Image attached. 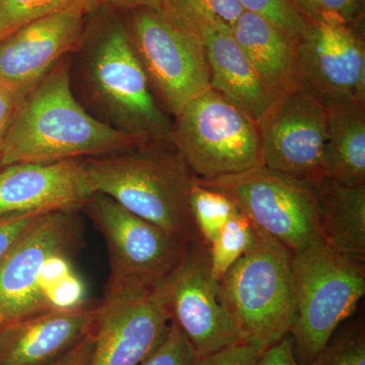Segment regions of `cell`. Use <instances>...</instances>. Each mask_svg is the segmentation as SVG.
<instances>
[{
	"mask_svg": "<svg viewBox=\"0 0 365 365\" xmlns=\"http://www.w3.org/2000/svg\"><path fill=\"white\" fill-rule=\"evenodd\" d=\"M257 237L258 232L241 211L228 220L208 247L211 274L217 282L253 247Z\"/></svg>",
	"mask_w": 365,
	"mask_h": 365,
	"instance_id": "cb8c5ba5",
	"label": "cell"
},
{
	"mask_svg": "<svg viewBox=\"0 0 365 365\" xmlns=\"http://www.w3.org/2000/svg\"><path fill=\"white\" fill-rule=\"evenodd\" d=\"M95 1L78 0L21 26L0 42V85L23 98L62 59L78 50Z\"/></svg>",
	"mask_w": 365,
	"mask_h": 365,
	"instance_id": "5bb4252c",
	"label": "cell"
},
{
	"mask_svg": "<svg viewBox=\"0 0 365 365\" xmlns=\"http://www.w3.org/2000/svg\"><path fill=\"white\" fill-rule=\"evenodd\" d=\"M23 98L0 85V144Z\"/></svg>",
	"mask_w": 365,
	"mask_h": 365,
	"instance_id": "836d02e7",
	"label": "cell"
},
{
	"mask_svg": "<svg viewBox=\"0 0 365 365\" xmlns=\"http://www.w3.org/2000/svg\"><path fill=\"white\" fill-rule=\"evenodd\" d=\"M78 0H0V42L28 25Z\"/></svg>",
	"mask_w": 365,
	"mask_h": 365,
	"instance_id": "484cf974",
	"label": "cell"
},
{
	"mask_svg": "<svg viewBox=\"0 0 365 365\" xmlns=\"http://www.w3.org/2000/svg\"><path fill=\"white\" fill-rule=\"evenodd\" d=\"M362 28L336 21L307 24L295 41L299 81L322 102L355 100L365 104Z\"/></svg>",
	"mask_w": 365,
	"mask_h": 365,
	"instance_id": "9a60e30c",
	"label": "cell"
},
{
	"mask_svg": "<svg viewBox=\"0 0 365 365\" xmlns=\"http://www.w3.org/2000/svg\"><path fill=\"white\" fill-rule=\"evenodd\" d=\"M313 365H365V334L359 326L334 335Z\"/></svg>",
	"mask_w": 365,
	"mask_h": 365,
	"instance_id": "83f0119b",
	"label": "cell"
},
{
	"mask_svg": "<svg viewBox=\"0 0 365 365\" xmlns=\"http://www.w3.org/2000/svg\"><path fill=\"white\" fill-rule=\"evenodd\" d=\"M217 284L211 274L208 247L198 240L189 245L176 267L158 287L170 321L186 336L198 359L242 343L220 302Z\"/></svg>",
	"mask_w": 365,
	"mask_h": 365,
	"instance_id": "8fae6325",
	"label": "cell"
},
{
	"mask_svg": "<svg viewBox=\"0 0 365 365\" xmlns=\"http://www.w3.org/2000/svg\"><path fill=\"white\" fill-rule=\"evenodd\" d=\"M95 348L93 327L90 333L51 365H88Z\"/></svg>",
	"mask_w": 365,
	"mask_h": 365,
	"instance_id": "d6a6232c",
	"label": "cell"
},
{
	"mask_svg": "<svg viewBox=\"0 0 365 365\" xmlns=\"http://www.w3.org/2000/svg\"><path fill=\"white\" fill-rule=\"evenodd\" d=\"M327 112L322 176L346 186L365 185V104L323 102Z\"/></svg>",
	"mask_w": 365,
	"mask_h": 365,
	"instance_id": "d6986e66",
	"label": "cell"
},
{
	"mask_svg": "<svg viewBox=\"0 0 365 365\" xmlns=\"http://www.w3.org/2000/svg\"><path fill=\"white\" fill-rule=\"evenodd\" d=\"M307 24L336 21L364 26L365 0H290Z\"/></svg>",
	"mask_w": 365,
	"mask_h": 365,
	"instance_id": "d4e9b609",
	"label": "cell"
},
{
	"mask_svg": "<svg viewBox=\"0 0 365 365\" xmlns=\"http://www.w3.org/2000/svg\"><path fill=\"white\" fill-rule=\"evenodd\" d=\"M129 42L155 98L175 118L210 88L202 38L185 30L158 9L124 13Z\"/></svg>",
	"mask_w": 365,
	"mask_h": 365,
	"instance_id": "ba28073f",
	"label": "cell"
},
{
	"mask_svg": "<svg viewBox=\"0 0 365 365\" xmlns=\"http://www.w3.org/2000/svg\"><path fill=\"white\" fill-rule=\"evenodd\" d=\"M259 353L253 348L239 343L197 359L195 365H255Z\"/></svg>",
	"mask_w": 365,
	"mask_h": 365,
	"instance_id": "4dcf8cb0",
	"label": "cell"
},
{
	"mask_svg": "<svg viewBox=\"0 0 365 365\" xmlns=\"http://www.w3.org/2000/svg\"><path fill=\"white\" fill-rule=\"evenodd\" d=\"M232 35L266 83L283 93L299 83L295 40L259 14L242 11Z\"/></svg>",
	"mask_w": 365,
	"mask_h": 365,
	"instance_id": "44dd1931",
	"label": "cell"
},
{
	"mask_svg": "<svg viewBox=\"0 0 365 365\" xmlns=\"http://www.w3.org/2000/svg\"><path fill=\"white\" fill-rule=\"evenodd\" d=\"M197 180L230 197L259 235L292 256L324 242L314 180L297 179L262 163L237 174Z\"/></svg>",
	"mask_w": 365,
	"mask_h": 365,
	"instance_id": "52a82bcc",
	"label": "cell"
},
{
	"mask_svg": "<svg viewBox=\"0 0 365 365\" xmlns=\"http://www.w3.org/2000/svg\"><path fill=\"white\" fill-rule=\"evenodd\" d=\"M170 326L158 287L108 283L97 307L88 365L139 364L162 343Z\"/></svg>",
	"mask_w": 365,
	"mask_h": 365,
	"instance_id": "7c38bea8",
	"label": "cell"
},
{
	"mask_svg": "<svg viewBox=\"0 0 365 365\" xmlns=\"http://www.w3.org/2000/svg\"><path fill=\"white\" fill-rule=\"evenodd\" d=\"M255 365H300L294 356V341L290 333L260 353Z\"/></svg>",
	"mask_w": 365,
	"mask_h": 365,
	"instance_id": "1f68e13d",
	"label": "cell"
},
{
	"mask_svg": "<svg viewBox=\"0 0 365 365\" xmlns=\"http://www.w3.org/2000/svg\"><path fill=\"white\" fill-rule=\"evenodd\" d=\"M244 11L263 16L297 41L306 30L307 23L290 0H239Z\"/></svg>",
	"mask_w": 365,
	"mask_h": 365,
	"instance_id": "4316f807",
	"label": "cell"
},
{
	"mask_svg": "<svg viewBox=\"0 0 365 365\" xmlns=\"http://www.w3.org/2000/svg\"><path fill=\"white\" fill-rule=\"evenodd\" d=\"M96 193L182 242L198 241L189 199L196 177L172 144L85 158Z\"/></svg>",
	"mask_w": 365,
	"mask_h": 365,
	"instance_id": "3957f363",
	"label": "cell"
},
{
	"mask_svg": "<svg viewBox=\"0 0 365 365\" xmlns=\"http://www.w3.org/2000/svg\"><path fill=\"white\" fill-rule=\"evenodd\" d=\"M93 194L85 158L0 168V216L78 210Z\"/></svg>",
	"mask_w": 365,
	"mask_h": 365,
	"instance_id": "2e32d148",
	"label": "cell"
},
{
	"mask_svg": "<svg viewBox=\"0 0 365 365\" xmlns=\"http://www.w3.org/2000/svg\"><path fill=\"white\" fill-rule=\"evenodd\" d=\"M41 215L39 213H16L0 216V260Z\"/></svg>",
	"mask_w": 365,
	"mask_h": 365,
	"instance_id": "f546056e",
	"label": "cell"
},
{
	"mask_svg": "<svg viewBox=\"0 0 365 365\" xmlns=\"http://www.w3.org/2000/svg\"><path fill=\"white\" fill-rule=\"evenodd\" d=\"M295 318L290 330L295 359L313 365L365 294L364 263L325 242L292 256Z\"/></svg>",
	"mask_w": 365,
	"mask_h": 365,
	"instance_id": "5b68a950",
	"label": "cell"
},
{
	"mask_svg": "<svg viewBox=\"0 0 365 365\" xmlns=\"http://www.w3.org/2000/svg\"><path fill=\"white\" fill-rule=\"evenodd\" d=\"M158 9L199 37L211 29L232 31L244 11L239 0H162Z\"/></svg>",
	"mask_w": 365,
	"mask_h": 365,
	"instance_id": "7402d4cb",
	"label": "cell"
},
{
	"mask_svg": "<svg viewBox=\"0 0 365 365\" xmlns=\"http://www.w3.org/2000/svg\"><path fill=\"white\" fill-rule=\"evenodd\" d=\"M97 307L85 304L54 309L4 326L0 332V365H51L86 337Z\"/></svg>",
	"mask_w": 365,
	"mask_h": 365,
	"instance_id": "e0dca14e",
	"label": "cell"
},
{
	"mask_svg": "<svg viewBox=\"0 0 365 365\" xmlns=\"http://www.w3.org/2000/svg\"><path fill=\"white\" fill-rule=\"evenodd\" d=\"M324 242L350 260L365 261V185L346 186L327 177L314 180Z\"/></svg>",
	"mask_w": 365,
	"mask_h": 365,
	"instance_id": "ffe728a7",
	"label": "cell"
},
{
	"mask_svg": "<svg viewBox=\"0 0 365 365\" xmlns=\"http://www.w3.org/2000/svg\"><path fill=\"white\" fill-rule=\"evenodd\" d=\"M172 143L199 180L237 174L262 163L258 125L211 88L174 118Z\"/></svg>",
	"mask_w": 365,
	"mask_h": 365,
	"instance_id": "8992f818",
	"label": "cell"
},
{
	"mask_svg": "<svg viewBox=\"0 0 365 365\" xmlns=\"http://www.w3.org/2000/svg\"><path fill=\"white\" fill-rule=\"evenodd\" d=\"M217 285L241 342L259 354L290 333L295 318L292 255L275 242L258 234Z\"/></svg>",
	"mask_w": 365,
	"mask_h": 365,
	"instance_id": "277c9868",
	"label": "cell"
},
{
	"mask_svg": "<svg viewBox=\"0 0 365 365\" xmlns=\"http://www.w3.org/2000/svg\"><path fill=\"white\" fill-rule=\"evenodd\" d=\"M71 56L21 101L0 144V168L103 157L143 146L91 114L72 90Z\"/></svg>",
	"mask_w": 365,
	"mask_h": 365,
	"instance_id": "7a4b0ae2",
	"label": "cell"
},
{
	"mask_svg": "<svg viewBox=\"0 0 365 365\" xmlns=\"http://www.w3.org/2000/svg\"><path fill=\"white\" fill-rule=\"evenodd\" d=\"M4 328V321H2L1 317H0V332H1L2 329Z\"/></svg>",
	"mask_w": 365,
	"mask_h": 365,
	"instance_id": "d590c367",
	"label": "cell"
},
{
	"mask_svg": "<svg viewBox=\"0 0 365 365\" xmlns=\"http://www.w3.org/2000/svg\"><path fill=\"white\" fill-rule=\"evenodd\" d=\"M209 68L210 88L241 108L258 124L277 102L230 30L211 29L201 34Z\"/></svg>",
	"mask_w": 365,
	"mask_h": 365,
	"instance_id": "ac0fdd59",
	"label": "cell"
},
{
	"mask_svg": "<svg viewBox=\"0 0 365 365\" xmlns=\"http://www.w3.org/2000/svg\"><path fill=\"white\" fill-rule=\"evenodd\" d=\"M98 6L107 7L118 13H128L141 7L158 9L162 0H93Z\"/></svg>",
	"mask_w": 365,
	"mask_h": 365,
	"instance_id": "e575fe53",
	"label": "cell"
},
{
	"mask_svg": "<svg viewBox=\"0 0 365 365\" xmlns=\"http://www.w3.org/2000/svg\"><path fill=\"white\" fill-rule=\"evenodd\" d=\"M262 165L297 179L322 176L327 112L321 98L304 83L281 93L258 124Z\"/></svg>",
	"mask_w": 365,
	"mask_h": 365,
	"instance_id": "4fadbf2b",
	"label": "cell"
},
{
	"mask_svg": "<svg viewBox=\"0 0 365 365\" xmlns=\"http://www.w3.org/2000/svg\"><path fill=\"white\" fill-rule=\"evenodd\" d=\"M76 210L39 216L0 260V317L4 326L52 309L50 277L78 242Z\"/></svg>",
	"mask_w": 365,
	"mask_h": 365,
	"instance_id": "9c48e42d",
	"label": "cell"
},
{
	"mask_svg": "<svg viewBox=\"0 0 365 365\" xmlns=\"http://www.w3.org/2000/svg\"><path fill=\"white\" fill-rule=\"evenodd\" d=\"M71 72L79 102L100 121L143 145L172 144L173 119L151 91L130 42L123 14L93 4ZM72 66V64H71Z\"/></svg>",
	"mask_w": 365,
	"mask_h": 365,
	"instance_id": "6da1fadb",
	"label": "cell"
},
{
	"mask_svg": "<svg viewBox=\"0 0 365 365\" xmlns=\"http://www.w3.org/2000/svg\"><path fill=\"white\" fill-rule=\"evenodd\" d=\"M190 211L199 240L210 246L240 209L230 197L195 180L189 199Z\"/></svg>",
	"mask_w": 365,
	"mask_h": 365,
	"instance_id": "603a6c76",
	"label": "cell"
},
{
	"mask_svg": "<svg viewBox=\"0 0 365 365\" xmlns=\"http://www.w3.org/2000/svg\"><path fill=\"white\" fill-rule=\"evenodd\" d=\"M193 346L176 324L170 321L167 335L153 352L137 365H195Z\"/></svg>",
	"mask_w": 365,
	"mask_h": 365,
	"instance_id": "f1b7e54d",
	"label": "cell"
},
{
	"mask_svg": "<svg viewBox=\"0 0 365 365\" xmlns=\"http://www.w3.org/2000/svg\"><path fill=\"white\" fill-rule=\"evenodd\" d=\"M83 208L109 250L112 272L108 283L158 287L191 244L129 212L104 194H93Z\"/></svg>",
	"mask_w": 365,
	"mask_h": 365,
	"instance_id": "30bf717a",
	"label": "cell"
}]
</instances>
